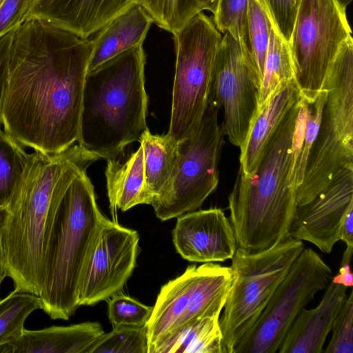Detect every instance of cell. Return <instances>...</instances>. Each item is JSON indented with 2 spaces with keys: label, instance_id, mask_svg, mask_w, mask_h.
Segmentation results:
<instances>
[{
  "label": "cell",
  "instance_id": "6da1fadb",
  "mask_svg": "<svg viewBox=\"0 0 353 353\" xmlns=\"http://www.w3.org/2000/svg\"><path fill=\"white\" fill-rule=\"evenodd\" d=\"M92 49L90 38L42 21H24L15 29L1 121L23 148L55 154L78 141Z\"/></svg>",
  "mask_w": 353,
  "mask_h": 353
},
{
  "label": "cell",
  "instance_id": "7a4b0ae2",
  "mask_svg": "<svg viewBox=\"0 0 353 353\" xmlns=\"http://www.w3.org/2000/svg\"><path fill=\"white\" fill-rule=\"evenodd\" d=\"M98 159L79 143L59 153L30 154L1 228L3 254L14 289L41 294L48 242L61 200L74 177Z\"/></svg>",
  "mask_w": 353,
  "mask_h": 353
},
{
  "label": "cell",
  "instance_id": "3957f363",
  "mask_svg": "<svg viewBox=\"0 0 353 353\" xmlns=\"http://www.w3.org/2000/svg\"><path fill=\"white\" fill-rule=\"evenodd\" d=\"M301 97L290 109L252 175L239 168L228 196L230 221L238 248L254 253L290 236L296 205V176L305 119Z\"/></svg>",
  "mask_w": 353,
  "mask_h": 353
},
{
  "label": "cell",
  "instance_id": "277c9868",
  "mask_svg": "<svg viewBox=\"0 0 353 353\" xmlns=\"http://www.w3.org/2000/svg\"><path fill=\"white\" fill-rule=\"evenodd\" d=\"M143 46L88 71L78 143L99 159H114L148 128Z\"/></svg>",
  "mask_w": 353,
  "mask_h": 353
},
{
  "label": "cell",
  "instance_id": "5b68a950",
  "mask_svg": "<svg viewBox=\"0 0 353 353\" xmlns=\"http://www.w3.org/2000/svg\"><path fill=\"white\" fill-rule=\"evenodd\" d=\"M105 218L86 170H82L61 200L48 242L39 296L41 310L50 319L68 320L79 307L83 273Z\"/></svg>",
  "mask_w": 353,
  "mask_h": 353
},
{
  "label": "cell",
  "instance_id": "8992f818",
  "mask_svg": "<svg viewBox=\"0 0 353 353\" xmlns=\"http://www.w3.org/2000/svg\"><path fill=\"white\" fill-rule=\"evenodd\" d=\"M323 88L327 97L303 179L296 189L297 206L312 201L340 172L353 169L352 37L340 47Z\"/></svg>",
  "mask_w": 353,
  "mask_h": 353
},
{
  "label": "cell",
  "instance_id": "52a82bcc",
  "mask_svg": "<svg viewBox=\"0 0 353 353\" xmlns=\"http://www.w3.org/2000/svg\"><path fill=\"white\" fill-rule=\"evenodd\" d=\"M304 248L303 241L290 236L258 252L237 248L230 265L233 283L219 318L223 353H233L237 344L252 331Z\"/></svg>",
  "mask_w": 353,
  "mask_h": 353
},
{
  "label": "cell",
  "instance_id": "ba28073f",
  "mask_svg": "<svg viewBox=\"0 0 353 353\" xmlns=\"http://www.w3.org/2000/svg\"><path fill=\"white\" fill-rule=\"evenodd\" d=\"M172 35L176 63L167 134L178 142L198 128L208 105L214 63L223 34L212 17L201 11Z\"/></svg>",
  "mask_w": 353,
  "mask_h": 353
},
{
  "label": "cell",
  "instance_id": "9c48e42d",
  "mask_svg": "<svg viewBox=\"0 0 353 353\" xmlns=\"http://www.w3.org/2000/svg\"><path fill=\"white\" fill-rule=\"evenodd\" d=\"M219 110L208 104L198 128L177 142L173 170L151 204L161 221L199 209L216 189L225 135Z\"/></svg>",
  "mask_w": 353,
  "mask_h": 353
},
{
  "label": "cell",
  "instance_id": "30bf717a",
  "mask_svg": "<svg viewBox=\"0 0 353 353\" xmlns=\"http://www.w3.org/2000/svg\"><path fill=\"white\" fill-rule=\"evenodd\" d=\"M230 267L213 262L189 265L164 284L145 327L148 347L200 316L221 314L233 283Z\"/></svg>",
  "mask_w": 353,
  "mask_h": 353
},
{
  "label": "cell",
  "instance_id": "8fae6325",
  "mask_svg": "<svg viewBox=\"0 0 353 353\" xmlns=\"http://www.w3.org/2000/svg\"><path fill=\"white\" fill-rule=\"evenodd\" d=\"M346 7L340 0H300L289 46L301 93L322 89L340 47L352 37Z\"/></svg>",
  "mask_w": 353,
  "mask_h": 353
},
{
  "label": "cell",
  "instance_id": "7c38bea8",
  "mask_svg": "<svg viewBox=\"0 0 353 353\" xmlns=\"http://www.w3.org/2000/svg\"><path fill=\"white\" fill-rule=\"evenodd\" d=\"M332 270L315 251L304 248L279 284L252 331L233 353L277 352L299 312L328 285Z\"/></svg>",
  "mask_w": 353,
  "mask_h": 353
},
{
  "label": "cell",
  "instance_id": "4fadbf2b",
  "mask_svg": "<svg viewBox=\"0 0 353 353\" xmlns=\"http://www.w3.org/2000/svg\"><path fill=\"white\" fill-rule=\"evenodd\" d=\"M262 81L248 43L223 34L212 70L208 104L223 110L225 134L240 148L259 108Z\"/></svg>",
  "mask_w": 353,
  "mask_h": 353
},
{
  "label": "cell",
  "instance_id": "5bb4252c",
  "mask_svg": "<svg viewBox=\"0 0 353 353\" xmlns=\"http://www.w3.org/2000/svg\"><path fill=\"white\" fill-rule=\"evenodd\" d=\"M139 241L137 231L104 219L81 278L79 306L107 301L122 290L136 267Z\"/></svg>",
  "mask_w": 353,
  "mask_h": 353
},
{
  "label": "cell",
  "instance_id": "9a60e30c",
  "mask_svg": "<svg viewBox=\"0 0 353 353\" xmlns=\"http://www.w3.org/2000/svg\"><path fill=\"white\" fill-rule=\"evenodd\" d=\"M353 206V169H345L308 203L297 206L289 234L330 253L340 241L341 226Z\"/></svg>",
  "mask_w": 353,
  "mask_h": 353
},
{
  "label": "cell",
  "instance_id": "2e32d148",
  "mask_svg": "<svg viewBox=\"0 0 353 353\" xmlns=\"http://www.w3.org/2000/svg\"><path fill=\"white\" fill-rule=\"evenodd\" d=\"M172 241L176 252L190 262H223L232 259L237 249L230 219L219 208L178 216Z\"/></svg>",
  "mask_w": 353,
  "mask_h": 353
},
{
  "label": "cell",
  "instance_id": "e0dca14e",
  "mask_svg": "<svg viewBox=\"0 0 353 353\" xmlns=\"http://www.w3.org/2000/svg\"><path fill=\"white\" fill-rule=\"evenodd\" d=\"M140 0H35L25 21L36 19L90 38Z\"/></svg>",
  "mask_w": 353,
  "mask_h": 353
},
{
  "label": "cell",
  "instance_id": "ac0fdd59",
  "mask_svg": "<svg viewBox=\"0 0 353 353\" xmlns=\"http://www.w3.org/2000/svg\"><path fill=\"white\" fill-rule=\"evenodd\" d=\"M319 304L303 308L288 331L279 353H321L347 296V288L330 281Z\"/></svg>",
  "mask_w": 353,
  "mask_h": 353
},
{
  "label": "cell",
  "instance_id": "d6986e66",
  "mask_svg": "<svg viewBox=\"0 0 353 353\" xmlns=\"http://www.w3.org/2000/svg\"><path fill=\"white\" fill-rule=\"evenodd\" d=\"M104 333L98 322L24 328L17 338L0 347V353H87Z\"/></svg>",
  "mask_w": 353,
  "mask_h": 353
},
{
  "label": "cell",
  "instance_id": "ffe728a7",
  "mask_svg": "<svg viewBox=\"0 0 353 353\" xmlns=\"http://www.w3.org/2000/svg\"><path fill=\"white\" fill-rule=\"evenodd\" d=\"M301 94L295 80L274 92L259 108L248 134L240 148L239 168L247 175L256 170L274 132Z\"/></svg>",
  "mask_w": 353,
  "mask_h": 353
},
{
  "label": "cell",
  "instance_id": "44dd1931",
  "mask_svg": "<svg viewBox=\"0 0 353 353\" xmlns=\"http://www.w3.org/2000/svg\"><path fill=\"white\" fill-rule=\"evenodd\" d=\"M152 23V17L139 3L112 19L91 37L93 49L88 71L142 45Z\"/></svg>",
  "mask_w": 353,
  "mask_h": 353
},
{
  "label": "cell",
  "instance_id": "7402d4cb",
  "mask_svg": "<svg viewBox=\"0 0 353 353\" xmlns=\"http://www.w3.org/2000/svg\"><path fill=\"white\" fill-rule=\"evenodd\" d=\"M107 160L105 175L112 214L117 209L125 212L138 205H151L154 197L146 188L142 146L124 163L116 158Z\"/></svg>",
  "mask_w": 353,
  "mask_h": 353
},
{
  "label": "cell",
  "instance_id": "603a6c76",
  "mask_svg": "<svg viewBox=\"0 0 353 353\" xmlns=\"http://www.w3.org/2000/svg\"><path fill=\"white\" fill-rule=\"evenodd\" d=\"M220 315L195 319L168 335L148 353H223Z\"/></svg>",
  "mask_w": 353,
  "mask_h": 353
},
{
  "label": "cell",
  "instance_id": "cb8c5ba5",
  "mask_svg": "<svg viewBox=\"0 0 353 353\" xmlns=\"http://www.w3.org/2000/svg\"><path fill=\"white\" fill-rule=\"evenodd\" d=\"M139 141L143 150L146 188L154 199L173 170L177 156V141L168 134H152L148 128Z\"/></svg>",
  "mask_w": 353,
  "mask_h": 353
},
{
  "label": "cell",
  "instance_id": "d4e9b609",
  "mask_svg": "<svg viewBox=\"0 0 353 353\" xmlns=\"http://www.w3.org/2000/svg\"><path fill=\"white\" fill-rule=\"evenodd\" d=\"M292 80H295V74L289 43L272 21L261 88L259 108L274 92Z\"/></svg>",
  "mask_w": 353,
  "mask_h": 353
},
{
  "label": "cell",
  "instance_id": "484cf974",
  "mask_svg": "<svg viewBox=\"0 0 353 353\" xmlns=\"http://www.w3.org/2000/svg\"><path fill=\"white\" fill-rule=\"evenodd\" d=\"M30 154L0 125V211L6 209L18 188Z\"/></svg>",
  "mask_w": 353,
  "mask_h": 353
},
{
  "label": "cell",
  "instance_id": "4316f807",
  "mask_svg": "<svg viewBox=\"0 0 353 353\" xmlns=\"http://www.w3.org/2000/svg\"><path fill=\"white\" fill-rule=\"evenodd\" d=\"M40 297L15 289L0 299V347L17 338L28 317L41 309Z\"/></svg>",
  "mask_w": 353,
  "mask_h": 353
},
{
  "label": "cell",
  "instance_id": "83f0119b",
  "mask_svg": "<svg viewBox=\"0 0 353 353\" xmlns=\"http://www.w3.org/2000/svg\"><path fill=\"white\" fill-rule=\"evenodd\" d=\"M272 25V20L263 0H248L247 43L261 81Z\"/></svg>",
  "mask_w": 353,
  "mask_h": 353
},
{
  "label": "cell",
  "instance_id": "f1b7e54d",
  "mask_svg": "<svg viewBox=\"0 0 353 353\" xmlns=\"http://www.w3.org/2000/svg\"><path fill=\"white\" fill-rule=\"evenodd\" d=\"M154 23L173 34L201 12L196 0H140Z\"/></svg>",
  "mask_w": 353,
  "mask_h": 353
},
{
  "label": "cell",
  "instance_id": "f546056e",
  "mask_svg": "<svg viewBox=\"0 0 353 353\" xmlns=\"http://www.w3.org/2000/svg\"><path fill=\"white\" fill-rule=\"evenodd\" d=\"M148 347L145 325H117L104 333L87 353H148Z\"/></svg>",
  "mask_w": 353,
  "mask_h": 353
},
{
  "label": "cell",
  "instance_id": "4dcf8cb0",
  "mask_svg": "<svg viewBox=\"0 0 353 353\" xmlns=\"http://www.w3.org/2000/svg\"><path fill=\"white\" fill-rule=\"evenodd\" d=\"M108 300V316L112 327L145 326L150 317L152 307L130 296L119 292Z\"/></svg>",
  "mask_w": 353,
  "mask_h": 353
},
{
  "label": "cell",
  "instance_id": "1f68e13d",
  "mask_svg": "<svg viewBox=\"0 0 353 353\" xmlns=\"http://www.w3.org/2000/svg\"><path fill=\"white\" fill-rule=\"evenodd\" d=\"M248 3V0H219L212 19L222 34L228 32L234 39L247 42Z\"/></svg>",
  "mask_w": 353,
  "mask_h": 353
},
{
  "label": "cell",
  "instance_id": "d6a6232c",
  "mask_svg": "<svg viewBox=\"0 0 353 353\" xmlns=\"http://www.w3.org/2000/svg\"><path fill=\"white\" fill-rule=\"evenodd\" d=\"M332 338L323 352H353V292L346 298L334 320Z\"/></svg>",
  "mask_w": 353,
  "mask_h": 353
},
{
  "label": "cell",
  "instance_id": "836d02e7",
  "mask_svg": "<svg viewBox=\"0 0 353 353\" xmlns=\"http://www.w3.org/2000/svg\"><path fill=\"white\" fill-rule=\"evenodd\" d=\"M272 21L289 43L300 0H263Z\"/></svg>",
  "mask_w": 353,
  "mask_h": 353
},
{
  "label": "cell",
  "instance_id": "e575fe53",
  "mask_svg": "<svg viewBox=\"0 0 353 353\" xmlns=\"http://www.w3.org/2000/svg\"><path fill=\"white\" fill-rule=\"evenodd\" d=\"M35 0H4L0 6V36L17 28Z\"/></svg>",
  "mask_w": 353,
  "mask_h": 353
},
{
  "label": "cell",
  "instance_id": "d590c367",
  "mask_svg": "<svg viewBox=\"0 0 353 353\" xmlns=\"http://www.w3.org/2000/svg\"><path fill=\"white\" fill-rule=\"evenodd\" d=\"M15 29L0 36V125H1V112L7 82L10 50Z\"/></svg>",
  "mask_w": 353,
  "mask_h": 353
},
{
  "label": "cell",
  "instance_id": "8d00e7d4",
  "mask_svg": "<svg viewBox=\"0 0 353 353\" xmlns=\"http://www.w3.org/2000/svg\"><path fill=\"white\" fill-rule=\"evenodd\" d=\"M340 240L343 241L346 245L341 265H350L353 252V206L349 209L343 220L341 229Z\"/></svg>",
  "mask_w": 353,
  "mask_h": 353
},
{
  "label": "cell",
  "instance_id": "74e56055",
  "mask_svg": "<svg viewBox=\"0 0 353 353\" xmlns=\"http://www.w3.org/2000/svg\"><path fill=\"white\" fill-rule=\"evenodd\" d=\"M331 281L343 285L346 288L353 286V274L351 272L350 265H341L339 272L332 277Z\"/></svg>",
  "mask_w": 353,
  "mask_h": 353
},
{
  "label": "cell",
  "instance_id": "f35d334b",
  "mask_svg": "<svg viewBox=\"0 0 353 353\" xmlns=\"http://www.w3.org/2000/svg\"><path fill=\"white\" fill-rule=\"evenodd\" d=\"M4 211H0V290L1 284L5 279L8 276V272L6 269V266L5 264L4 257L3 254L2 248H1V228L2 224V221L4 216ZM0 299H1V292H0Z\"/></svg>",
  "mask_w": 353,
  "mask_h": 353
},
{
  "label": "cell",
  "instance_id": "ab89813d",
  "mask_svg": "<svg viewBox=\"0 0 353 353\" xmlns=\"http://www.w3.org/2000/svg\"><path fill=\"white\" fill-rule=\"evenodd\" d=\"M200 11L207 10L212 14L214 13L219 0H196Z\"/></svg>",
  "mask_w": 353,
  "mask_h": 353
},
{
  "label": "cell",
  "instance_id": "60d3db41",
  "mask_svg": "<svg viewBox=\"0 0 353 353\" xmlns=\"http://www.w3.org/2000/svg\"><path fill=\"white\" fill-rule=\"evenodd\" d=\"M343 4L347 6L352 0H340Z\"/></svg>",
  "mask_w": 353,
  "mask_h": 353
},
{
  "label": "cell",
  "instance_id": "b9f144b4",
  "mask_svg": "<svg viewBox=\"0 0 353 353\" xmlns=\"http://www.w3.org/2000/svg\"><path fill=\"white\" fill-rule=\"evenodd\" d=\"M4 0H0V6L2 4Z\"/></svg>",
  "mask_w": 353,
  "mask_h": 353
}]
</instances>
